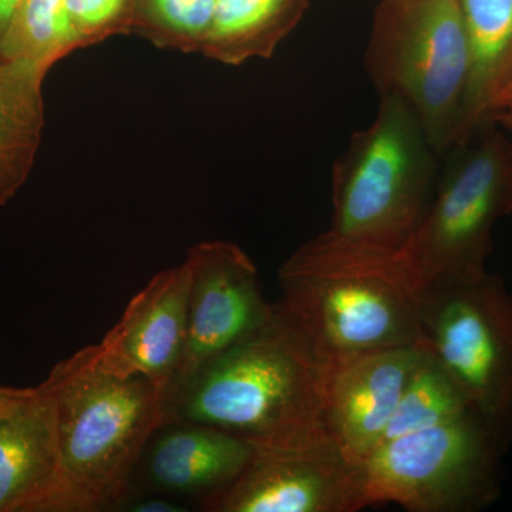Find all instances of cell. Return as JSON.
I'll return each mask as SVG.
<instances>
[{
  "label": "cell",
  "mask_w": 512,
  "mask_h": 512,
  "mask_svg": "<svg viewBox=\"0 0 512 512\" xmlns=\"http://www.w3.org/2000/svg\"><path fill=\"white\" fill-rule=\"evenodd\" d=\"M325 380V359L276 302L265 325L168 387L164 424H207L255 451L301 446L329 434Z\"/></svg>",
  "instance_id": "obj_1"
},
{
  "label": "cell",
  "mask_w": 512,
  "mask_h": 512,
  "mask_svg": "<svg viewBox=\"0 0 512 512\" xmlns=\"http://www.w3.org/2000/svg\"><path fill=\"white\" fill-rule=\"evenodd\" d=\"M45 383L55 412L64 512L119 507L148 441L164 424L165 392L143 377L106 372L94 345L60 360Z\"/></svg>",
  "instance_id": "obj_2"
},
{
  "label": "cell",
  "mask_w": 512,
  "mask_h": 512,
  "mask_svg": "<svg viewBox=\"0 0 512 512\" xmlns=\"http://www.w3.org/2000/svg\"><path fill=\"white\" fill-rule=\"evenodd\" d=\"M279 285V303L326 363L419 343L416 286L402 251H359L319 234L282 264Z\"/></svg>",
  "instance_id": "obj_3"
},
{
  "label": "cell",
  "mask_w": 512,
  "mask_h": 512,
  "mask_svg": "<svg viewBox=\"0 0 512 512\" xmlns=\"http://www.w3.org/2000/svg\"><path fill=\"white\" fill-rule=\"evenodd\" d=\"M436 151L402 100L382 97L375 120L350 138L332 170V220L323 237L359 251H403L430 204Z\"/></svg>",
  "instance_id": "obj_4"
},
{
  "label": "cell",
  "mask_w": 512,
  "mask_h": 512,
  "mask_svg": "<svg viewBox=\"0 0 512 512\" xmlns=\"http://www.w3.org/2000/svg\"><path fill=\"white\" fill-rule=\"evenodd\" d=\"M365 67L380 99L416 114L437 156L460 144L471 59L458 0H384Z\"/></svg>",
  "instance_id": "obj_5"
},
{
  "label": "cell",
  "mask_w": 512,
  "mask_h": 512,
  "mask_svg": "<svg viewBox=\"0 0 512 512\" xmlns=\"http://www.w3.org/2000/svg\"><path fill=\"white\" fill-rule=\"evenodd\" d=\"M419 346L447 373L468 409L512 444V295L500 276L444 279L416 291Z\"/></svg>",
  "instance_id": "obj_6"
},
{
  "label": "cell",
  "mask_w": 512,
  "mask_h": 512,
  "mask_svg": "<svg viewBox=\"0 0 512 512\" xmlns=\"http://www.w3.org/2000/svg\"><path fill=\"white\" fill-rule=\"evenodd\" d=\"M447 154L436 194L402 251L416 291L488 272L494 227L512 214V143L497 124Z\"/></svg>",
  "instance_id": "obj_7"
},
{
  "label": "cell",
  "mask_w": 512,
  "mask_h": 512,
  "mask_svg": "<svg viewBox=\"0 0 512 512\" xmlns=\"http://www.w3.org/2000/svg\"><path fill=\"white\" fill-rule=\"evenodd\" d=\"M505 448L474 416L384 441L360 463L366 507L409 512H476L500 495Z\"/></svg>",
  "instance_id": "obj_8"
},
{
  "label": "cell",
  "mask_w": 512,
  "mask_h": 512,
  "mask_svg": "<svg viewBox=\"0 0 512 512\" xmlns=\"http://www.w3.org/2000/svg\"><path fill=\"white\" fill-rule=\"evenodd\" d=\"M210 512H356L366 507L362 467L325 434L301 446L255 451L237 480L201 500Z\"/></svg>",
  "instance_id": "obj_9"
},
{
  "label": "cell",
  "mask_w": 512,
  "mask_h": 512,
  "mask_svg": "<svg viewBox=\"0 0 512 512\" xmlns=\"http://www.w3.org/2000/svg\"><path fill=\"white\" fill-rule=\"evenodd\" d=\"M185 261L190 266L187 340L174 382L247 338L274 313L255 262L239 245L200 242L190 248Z\"/></svg>",
  "instance_id": "obj_10"
},
{
  "label": "cell",
  "mask_w": 512,
  "mask_h": 512,
  "mask_svg": "<svg viewBox=\"0 0 512 512\" xmlns=\"http://www.w3.org/2000/svg\"><path fill=\"white\" fill-rule=\"evenodd\" d=\"M190 266L164 269L128 302L96 349L111 375L143 377L167 392L183 360L187 340Z\"/></svg>",
  "instance_id": "obj_11"
},
{
  "label": "cell",
  "mask_w": 512,
  "mask_h": 512,
  "mask_svg": "<svg viewBox=\"0 0 512 512\" xmlns=\"http://www.w3.org/2000/svg\"><path fill=\"white\" fill-rule=\"evenodd\" d=\"M419 355L404 346L326 363L325 426L350 460L360 464L379 446Z\"/></svg>",
  "instance_id": "obj_12"
},
{
  "label": "cell",
  "mask_w": 512,
  "mask_h": 512,
  "mask_svg": "<svg viewBox=\"0 0 512 512\" xmlns=\"http://www.w3.org/2000/svg\"><path fill=\"white\" fill-rule=\"evenodd\" d=\"M0 512H64L55 412L45 380L0 416Z\"/></svg>",
  "instance_id": "obj_13"
},
{
  "label": "cell",
  "mask_w": 512,
  "mask_h": 512,
  "mask_svg": "<svg viewBox=\"0 0 512 512\" xmlns=\"http://www.w3.org/2000/svg\"><path fill=\"white\" fill-rule=\"evenodd\" d=\"M254 456L251 444L228 431L177 421L154 433L140 463L157 490L204 500L237 480Z\"/></svg>",
  "instance_id": "obj_14"
},
{
  "label": "cell",
  "mask_w": 512,
  "mask_h": 512,
  "mask_svg": "<svg viewBox=\"0 0 512 512\" xmlns=\"http://www.w3.org/2000/svg\"><path fill=\"white\" fill-rule=\"evenodd\" d=\"M49 69L0 60V207L28 181L45 127L43 82Z\"/></svg>",
  "instance_id": "obj_15"
},
{
  "label": "cell",
  "mask_w": 512,
  "mask_h": 512,
  "mask_svg": "<svg viewBox=\"0 0 512 512\" xmlns=\"http://www.w3.org/2000/svg\"><path fill=\"white\" fill-rule=\"evenodd\" d=\"M458 5L471 59L461 128L463 144L477 131L494 124V101L511 77L512 0H458Z\"/></svg>",
  "instance_id": "obj_16"
},
{
  "label": "cell",
  "mask_w": 512,
  "mask_h": 512,
  "mask_svg": "<svg viewBox=\"0 0 512 512\" xmlns=\"http://www.w3.org/2000/svg\"><path fill=\"white\" fill-rule=\"evenodd\" d=\"M309 0H218L201 53L227 66L269 59L298 25Z\"/></svg>",
  "instance_id": "obj_17"
},
{
  "label": "cell",
  "mask_w": 512,
  "mask_h": 512,
  "mask_svg": "<svg viewBox=\"0 0 512 512\" xmlns=\"http://www.w3.org/2000/svg\"><path fill=\"white\" fill-rule=\"evenodd\" d=\"M79 49L64 0H22L0 37V60H26L49 70Z\"/></svg>",
  "instance_id": "obj_18"
},
{
  "label": "cell",
  "mask_w": 512,
  "mask_h": 512,
  "mask_svg": "<svg viewBox=\"0 0 512 512\" xmlns=\"http://www.w3.org/2000/svg\"><path fill=\"white\" fill-rule=\"evenodd\" d=\"M467 413H471L470 409L456 384L429 353L420 349L412 376L404 387L380 444L439 426Z\"/></svg>",
  "instance_id": "obj_19"
},
{
  "label": "cell",
  "mask_w": 512,
  "mask_h": 512,
  "mask_svg": "<svg viewBox=\"0 0 512 512\" xmlns=\"http://www.w3.org/2000/svg\"><path fill=\"white\" fill-rule=\"evenodd\" d=\"M218 0H134L130 35L158 49L201 52Z\"/></svg>",
  "instance_id": "obj_20"
},
{
  "label": "cell",
  "mask_w": 512,
  "mask_h": 512,
  "mask_svg": "<svg viewBox=\"0 0 512 512\" xmlns=\"http://www.w3.org/2000/svg\"><path fill=\"white\" fill-rule=\"evenodd\" d=\"M64 3L82 49L109 37L130 35L134 0H64Z\"/></svg>",
  "instance_id": "obj_21"
},
{
  "label": "cell",
  "mask_w": 512,
  "mask_h": 512,
  "mask_svg": "<svg viewBox=\"0 0 512 512\" xmlns=\"http://www.w3.org/2000/svg\"><path fill=\"white\" fill-rule=\"evenodd\" d=\"M491 120L497 126L512 130V74L494 101Z\"/></svg>",
  "instance_id": "obj_22"
},
{
  "label": "cell",
  "mask_w": 512,
  "mask_h": 512,
  "mask_svg": "<svg viewBox=\"0 0 512 512\" xmlns=\"http://www.w3.org/2000/svg\"><path fill=\"white\" fill-rule=\"evenodd\" d=\"M128 510L136 512H184L187 511V508L175 504L173 501L163 500V498H150V500L131 505Z\"/></svg>",
  "instance_id": "obj_23"
},
{
  "label": "cell",
  "mask_w": 512,
  "mask_h": 512,
  "mask_svg": "<svg viewBox=\"0 0 512 512\" xmlns=\"http://www.w3.org/2000/svg\"><path fill=\"white\" fill-rule=\"evenodd\" d=\"M28 390L29 387H26V389H16V387L0 386V416L8 412L10 407L15 406L28 393Z\"/></svg>",
  "instance_id": "obj_24"
},
{
  "label": "cell",
  "mask_w": 512,
  "mask_h": 512,
  "mask_svg": "<svg viewBox=\"0 0 512 512\" xmlns=\"http://www.w3.org/2000/svg\"><path fill=\"white\" fill-rule=\"evenodd\" d=\"M20 2L22 0H0V37L5 32L6 26Z\"/></svg>",
  "instance_id": "obj_25"
}]
</instances>
